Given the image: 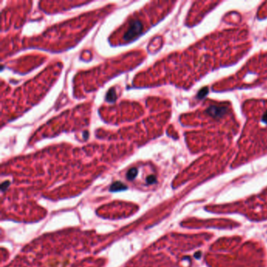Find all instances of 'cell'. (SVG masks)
<instances>
[{
    "instance_id": "8992f818",
    "label": "cell",
    "mask_w": 267,
    "mask_h": 267,
    "mask_svg": "<svg viewBox=\"0 0 267 267\" xmlns=\"http://www.w3.org/2000/svg\"><path fill=\"white\" fill-rule=\"evenodd\" d=\"M200 256H201V252H198V255H197V253H196V255H195V257L196 258L198 257V259L200 258Z\"/></svg>"
},
{
    "instance_id": "7a4b0ae2",
    "label": "cell",
    "mask_w": 267,
    "mask_h": 267,
    "mask_svg": "<svg viewBox=\"0 0 267 267\" xmlns=\"http://www.w3.org/2000/svg\"><path fill=\"white\" fill-rule=\"evenodd\" d=\"M126 189V187H125L123 183H121V182H115V183H113L111 185V188H110V190L111 191H119V190H123Z\"/></svg>"
},
{
    "instance_id": "3957f363",
    "label": "cell",
    "mask_w": 267,
    "mask_h": 267,
    "mask_svg": "<svg viewBox=\"0 0 267 267\" xmlns=\"http://www.w3.org/2000/svg\"><path fill=\"white\" fill-rule=\"evenodd\" d=\"M117 99V95H116V92L115 89H111L109 91L107 92L106 99L108 102H115V99Z\"/></svg>"
},
{
    "instance_id": "5b68a950",
    "label": "cell",
    "mask_w": 267,
    "mask_h": 267,
    "mask_svg": "<svg viewBox=\"0 0 267 267\" xmlns=\"http://www.w3.org/2000/svg\"><path fill=\"white\" fill-rule=\"evenodd\" d=\"M146 183H149V184H152V183H154L156 182V178L154 176H150L146 178Z\"/></svg>"
},
{
    "instance_id": "277c9868",
    "label": "cell",
    "mask_w": 267,
    "mask_h": 267,
    "mask_svg": "<svg viewBox=\"0 0 267 267\" xmlns=\"http://www.w3.org/2000/svg\"><path fill=\"white\" fill-rule=\"evenodd\" d=\"M137 175V169L135 168H131L129 170V172H127V178L128 179H133Z\"/></svg>"
},
{
    "instance_id": "6da1fadb",
    "label": "cell",
    "mask_w": 267,
    "mask_h": 267,
    "mask_svg": "<svg viewBox=\"0 0 267 267\" xmlns=\"http://www.w3.org/2000/svg\"><path fill=\"white\" fill-rule=\"evenodd\" d=\"M142 28L143 26L140 21L134 20L132 23L129 29H128V31H126V33L124 35V39H125V41H130L133 38H135L140 33L141 31H142Z\"/></svg>"
}]
</instances>
